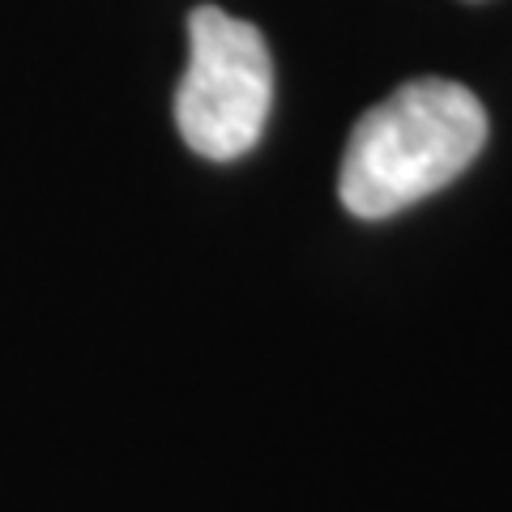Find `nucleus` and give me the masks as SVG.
Wrapping results in <instances>:
<instances>
[{
  "label": "nucleus",
  "mask_w": 512,
  "mask_h": 512,
  "mask_svg": "<svg viewBox=\"0 0 512 512\" xmlns=\"http://www.w3.org/2000/svg\"><path fill=\"white\" fill-rule=\"evenodd\" d=\"M487 146V111L461 82L419 77L350 128L338 197L355 218H393L453 184Z\"/></svg>",
  "instance_id": "nucleus-1"
},
{
  "label": "nucleus",
  "mask_w": 512,
  "mask_h": 512,
  "mask_svg": "<svg viewBox=\"0 0 512 512\" xmlns=\"http://www.w3.org/2000/svg\"><path fill=\"white\" fill-rule=\"evenodd\" d=\"M274 107V56L252 22L214 5L188 13V73L175 90V124L192 154L235 163L265 133Z\"/></svg>",
  "instance_id": "nucleus-2"
}]
</instances>
